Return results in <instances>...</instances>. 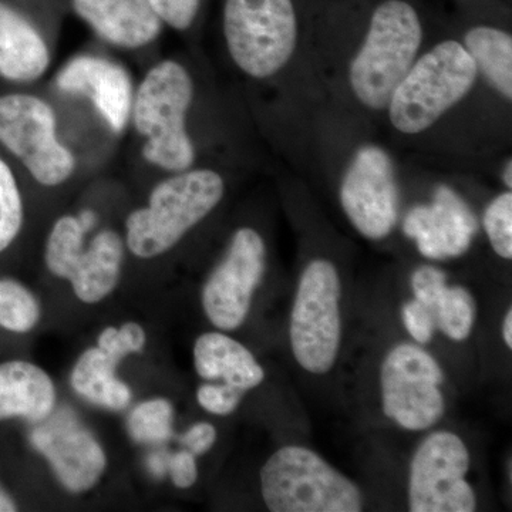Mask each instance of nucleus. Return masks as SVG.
Returning <instances> with one entry per match:
<instances>
[{
	"label": "nucleus",
	"mask_w": 512,
	"mask_h": 512,
	"mask_svg": "<svg viewBox=\"0 0 512 512\" xmlns=\"http://www.w3.org/2000/svg\"><path fill=\"white\" fill-rule=\"evenodd\" d=\"M192 100L194 82L177 60H161L143 77L134 92L130 121L144 140L141 154L148 164L168 173L194 165L195 147L187 127Z\"/></svg>",
	"instance_id": "nucleus-1"
},
{
	"label": "nucleus",
	"mask_w": 512,
	"mask_h": 512,
	"mask_svg": "<svg viewBox=\"0 0 512 512\" xmlns=\"http://www.w3.org/2000/svg\"><path fill=\"white\" fill-rule=\"evenodd\" d=\"M224 192V178L210 168L171 173L150 192L146 207L128 215L127 248L141 259L165 254L211 214Z\"/></svg>",
	"instance_id": "nucleus-2"
},
{
	"label": "nucleus",
	"mask_w": 512,
	"mask_h": 512,
	"mask_svg": "<svg viewBox=\"0 0 512 512\" xmlns=\"http://www.w3.org/2000/svg\"><path fill=\"white\" fill-rule=\"evenodd\" d=\"M423 40L419 15L404 0H386L370 20L365 42L350 66V86L357 99L382 110L410 67Z\"/></svg>",
	"instance_id": "nucleus-3"
},
{
	"label": "nucleus",
	"mask_w": 512,
	"mask_h": 512,
	"mask_svg": "<svg viewBox=\"0 0 512 512\" xmlns=\"http://www.w3.org/2000/svg\"><path fill=\"white\" fill-rule=\"evenodd\" d=\"M477 67L466 47L444 40L413 63L390 97L389 117L404 134L433 126L464 99L477 80Z\"/></svg>",
	"instance_id": "nucleus-4"
},
{
	"label": "nucleus",
	"mask_w": 512,
	"mask_h": 512,
	"mask_svg": "<svg viewBox=\"0 0 512 512\" xmlns=\"http://www.w3.org/2000/svg\"><path fill=\"white\" fill-rule=\"evenodd\" d=\"M261 490L272 512H359V487L312 450L286 446L261 470Z\"/></svg>",
	"instance_id": "nucleus-5"
},
{
	"label": "nucleus",
	"mask_w": 512,
	"mask_h": 512,
	"mask_svg": "<svg viewBox=\"0 0 512 512\" xmlns=\"http://www.w3.org/2000/svg\"><path fill=\"white\" fill-rule=\"evenodd\" d=\"M224 36L242 73L268 79L295 52L298 22L292 0H225Z\"/></svg>",
	"instance_id": "nucleus-6"
},
{
	"label": "nucleus",
	"mask_w": 512,
	"mask_h": 512,
	"mask_svg": "<svg viewBox=\"0 0 512 512\" xmlns=\"http://www.w3.org/2000/svg\"><path fill=\"white\" fill-rule=\"evenodd\" d=\"M0 144L43 187L62 185L76 171V156L60 140L52 104L35 94L0 96Z\"/></svg>",
	"instance_id": "nucleus-7"
},
{
	"label": "nucleus",
	"mask_w": 512,
	"mask_h": 512,
	"mask_svg": "<svg viewBox=\"0 0 512 512\" xmlns=\"http://www.w3.org/2000/svg\"><path fill=\"white\" fill-rule=\"evenodd\" d=\"M338 269L315 259L299 279L291 313V345L296 362L313 375H325L338 357L340 325Z\"/></svg>",
	"instance_id": "nucleus-8"
},
{
	"label": "nucleus",
	"mask_w": 512,
	"mask_h": 512,
	"mask_svg": "<svg viewBox=\"0 0 512 512\" xmlns=\"http://www.w3.org/2000/svg\"><path fill=\"white\" fill-rule=\"evenodd\" d=\"M443 370L430 353L410 343L387 353L380 369L383 412L410 431L427 430L443 417Z\"/></svg>",
	"instance_id": "nucleus-9"
},
{
	"label": "nucleus",
	"mask_w": 512,
	"mask_h": 512,
	"mask_svg": "<svg viewBox=\"0 0 512 512\" xmlns=\"http://www.w3.org/2000/svg\"><path fill=\"white\" fill-rule=\"evenodd\" d=\"M468 468L470 453L461 437L450 431L430 434L410 466V511H476V494L466 480Z\"/></svg>",
	"instance_id": "nucleus-10"
},
{
	"label": "nucleus",
	"mask_w": 512,
	"mask_h": 512,
	"mask_svg": "<svg viewBox=\"0 0 512 512\" xmlns=\"http://www.w3.org/2000/svg\"><path fill=\"white\" fill-rule=\"evenodd\" d=\"M123 258V239L111 229L99 232L89 247L76 225L57 229L46 242L47 269L57 278L67 279L84 303L103 301L116 289Z\"/></svg>",
	"instance_id": "nucleus-11"
},
{
	"label": "nucleus",
	"mask_w": 512,
	"mask_h": 512,
	"mask_svg": "<svg viewBox=\"0 0 512 512\" xmlns=\"http://www.w3.org/2000/svg\"><path fill=\"white\" fill-rule=\"evenodd\" d=\"M265 268L264 239L255 229H238L202 291V308L212 325L235 330L245 322Z\"/></svg>",
	"instance_id": "nucleus-12"
},
{
	"label": "nucleus",
	"mask_w": 512,
	"mask_h": 512,
	"mask_svg": "<svg viewBox=\"0 0 512 512\" xmlns=\"http://www.w3.org/2000/svg\"><path fill=\"white\" fill-rule=\"evenodd\" d=\"M340 202L353 227L369 239L386 238L399 218V188L389 154L366 146L357 151L340 187Z\"/></svg>",
	"instance_id": "nucleus-13"
},
{
	"label": "nucleus",
	"mask_w": 512,
	"mask_h": 512,
	"mask_svg": "<svg viewBox=\"0 0 512 512\" xmlns=\"http://www.w3.org/2000/svg\"><path fill=\"white\" fill-rule=\"evenodd\" d=\"M30 443L49 461L57 480L70 493L92 490L106 471L103 447L69 409L53 410L40 421L30 434Z\"/></svg>",
	"instance_id": "nucleus-14"
},
{
	"label": "nucleus",
	"mask_w": 512,
	"mask_h": 512,
	"mask_svg": "<svg viewBox=\"0 0 512 512\" xmlns=\"http://www.w3.org/2000/svg\"><path fill=\"white\" fill-rule=\"evenodd\" d=\"M60 92L87 97L114 134L130 123L134 87L130 73L120 63L97 55H79L56 74Z\"/></svg>",
	"instance_id": "nucleus-15"
},
{
	"label": "nucleus",
	"mask_w": 512,
	"mask_h": 512,
	"mask_svg": "<svg viewBox=\"0 0 512 512\" xmlns=\"http://www.w3.org/2000/svg\"><path fill=\"white\" fill-rule=\"evenodd\" d=\"M403 231L429 259L456 258L470 248L477 232L476 215L456 192L441 185L429 205L414 207Z\"/></svg>",
	"instance_id": "nucleus-16"
},
{
	"label": "nucleus",
	"mask_w": 512,
	"mask_h": 512,
	"mask_svg": "<svg viewBox=\"0 0 512 512\" xmlns=\"http://www.w3.org/2000/svg\"><path fill=\"white\" fill-rule=\"evenodd\" d=\"M72 6L100 39L121 49L151 45L163 30L148 0H72Z\"/></svg>",
	"instance_id": "nucleus-17"
},
{
	"label": "nucleus",
	"mask_w": 512,
	"mask_h": 512,
	"mask_svg": "<svg viewBox=\"0 0 512 512\" xmlns=\"http://www.w3.org/2000/svg\"><path fill=\"white\" fill-rule=\"evenodd\" d=\"M52 63L49 45L39 29L19 10L0 0V79L32 83Z\"/></svg>",
	"instance_id": "nucleus-18"
},
{
	"label": "nucleus",
	"mask_w": 512,
	"mask_h": 512,
	"mask_svg": "<svg viewBox=\"0 0 512 512\" xmlns=\"http://www.w3.org/2000/svg\"><path fill=\"white\" fill-rule=\"evenodd\" d=\"M414 298L433 315L436 328L447 338L461 342L476 322V301L467 289L447 286V276L436 266H420L412 275Z\"/></svg>",
	"instance_id": "nucleus-19"
},
{
	"label": "nucleus",
	"mask_w": 512,
	"mask_h": 512,
	"mask_svg": "<svg viewBox=\"0 0 512 512\" xmlns=\"http://www.w3.org/2000/svg\"><path fill=\"white\" fill-rule=\"evenodd\" d=\"M56 387L45 370L23 360L0 365V420L40 423L53 413Z\"/></svg>",
	"instance_id": "nucleus-20"
},
{
	"label": "nucleus",
	"mask_w": 512,
	"mask_h": 512,
	"mask_svg": "<svg viewBox=\"0 0 512 512\" xmlns=\"http://www.w3.org/2000/svg\"><path fill=\"white\" fill-rule=\"evenodd\" d=\"M194 366L202 379L222 380L242 392L255 389L265 379L264 369L255 356L237 340L220 332L204 333L197 339Z\"/></svg>",
	"instance_id": "nucleus-21"
},
{
	"label": "nucleus",
	"mask_w": 512,
	"mask_h": 512,
	"mask_svg": "<svg viewBox=\"0 0 512 512\" xmlns=\"http://www.w3.org/2000/svg\"><path fill=\"white\" fill-rule=\"evenodd\" d=\"M119 360L100 348L80 356L72 373V386L84 399L110 410H124L133 399L130 387L117 377Z\"/></svg>",
	"instance_id": "nucleus-22"
},
{
	"label": "nucleus",
	"mask_w": 512,
	"mask_h": 512,
	"mask_svg": "<svg viewBox=\"0 0 512 512\" xmlns=\"http://www.w3.org/2000/svg\"><path fill=\"white\" fill-rule=\"evenodd\" d=\"M467 52L477 72L487 77L505 99H512V37L504 30L477 26L466 35Z\"/></svg>",
	"instance_id": "nucleus-23"
},
{
	"label": "nucleus",
	"mask_w": 512,
	"mask_h": 512,
	"mask_svg": "<svg viewBox=\"0 0 512 512\" xmlns=\"http://www.w3.org/2000/svg\"><path fill=\"white\" fill-rule=\"evenodd\" d=\"M40 319V306L32 292L12 279H0V328L28 333Z\"/></svg>",
	"instance_id": "nucleus-24"
},
{
	"label": "nucleus",
	"mask_w": 512,
	"mask_h": 512,
	"mask_svg": "<svg viewBox=\"0 0 512 512\" xmlns=\"http://www.w3.org/2000/svg\"><path fill=\"white\" fill-rule=\"evenodd\" d=\"M174 410L164 399L147 400L138 404L128 417V431L138 443L156 444L173 434Z\"/></svg>",
	"instance_id": "nucleus-25"
},
{
	"label": "nucleus",
	"mask_w": 512,
	"mask_h": 512,
	"mask_svg": "<svg viewBox=\"0 0 512 512\" xmlns=\"http://www.w3.org/2000/svg\"><path fill=\"white\" fill-rule=\"evenodd\" d=\"M22 194L10 165L0 157V254L13 244L23 227Z\"/></svg>",
	"instance_id": "nucleus-26"
},
{
	"label": "nucleus",
	"mask_w": 512,
	"mask_h": 512,
	"mask_svg": "<svg viewBox=\"0 0 512 512\" xmlns=\"http://www.w3.org/2000/svg\"><path fill=\"white\" fill-rule=\"evenodd\" d=\"M484 228L495 254L504 259L512 258V194L498 195L491 201L484 214Z\"/></svg>",
	"instance_id": "nucleus-27"
},
{
	"label": "nucleus",
	"mask_w": 512,
	"mask_h": 512,
	"mask_svg": "<svg viewBox=\"0 0 512 512\" xmlns=\"http://www.w3.org/2000/svg\"><path fill=\"white\" fill-rule=\"evenodd\" d=\"M146 340L144 329L138 323L128 322L119 329L114 326L104 329L97 340V348L121 362L130 353L141 352Z\"/></svg>",
	"instance_id": "nucleus-28"
},
{
	"label": "nucleus",
	"mask_w": 512,
	"mask_h": 512,
	"mask_svg": "<svg viewBox=\"0 0 512 512\" xmlns=\"http://www.w3.org/2000/svg\"><path fill=\"white\" fill-rule=\"evenodd\" d=\"M245 392L225 383H205L197 390L202 409L215 416H228L238 409Z\"/></svg>",
	"instance_id": "nucleus-29"
},
{
	"label": "nucleus",
	"mask_w": 512,
	"mask_h": 512,
	"mask_svg": "<svg viewBox=\"0 0 512 512\" xmlns=\"http://www.w3.org/2000/svg\"><path fill=\"white\" fill-rule=\"evenodd\" d=\"M163 25L184 32L197 18L201 0H148Z\"/></svg>",
	"instance_id": "nucleus-30"
},
{
	"label": "nucleus",
	"mask_w": 512,
	"mask_h": 512,
	"mask_svg": "<svg viewBox=\"0 0 512 512\" xmlns=\"http://www.w3.org/2000/svg\"><path fill=\"white\" fill-rule=\"evenodd\" d=\"M402 318L404 326L410 336L420 345H427L431 342L436 330L433 315L423 303L414 299L403 306Z\"/></svg>",
	"instance_id": "nucleus-31"
},
{
	"label": "nucleus",
	"mask_w": 512,
	"mask_h": 512,
	"mask_svg": "<svg viewBox=\"0 0 512 512\" xmlns=\"http://www.w3.org/2000/svg\"><path fill=\"white\" fill-rule=\"evenodd\" d=\"M168 471L175 487L190 488L198 478L197 461L191 451H178L168 461Z\"/></svg>",
	"instance_id": "nucleus-32"
},
{
	"label": "nucleus",
	"mask_w": 512,
	"mask_h": 512,
	"mask_svg": "<svg viewBox=\"0 0 512 512\" xmlns=\"http://www.w3.org/2000/svg\"><path fill=\"white\" fill-rule=\"evenodd\" d=\"M181 441L194 456H201L214 446L217 441V430L210 423H197L184 434Z\"/></svg>",
	"instance_id": "nucleus-33"
},
{
	"label": "nucleus",
	"mask_w": 512,
	"mask_h": 512,
	"mask_svg": "<svg viewBox=\"0 0 512 512\" xmlns=\"http://www.w3.org/2000/svg\"><path fill=\"white\" fill-rule=\"evenodd\" d=\"M77 218H79L80 224H82V227L86 232L93 229L97 222L96 212H93L92 210H84L80 212V214L77 215Z\"/></svg>",
	"instance_id": "nucleus-34"
},
{
	"label": "nucleus",
	"mask_w": 512,
	"mask_h": 512,
	"mask_svg": "<svg viewBox=\"0 0 512 512\" xmlns=\"http://www.w3.org/2000/svg\"><path fill=\"white\" fill-rule=\"evenodd\" d=\"M13 511H18V505H16L13 498L10 497V495L3 490L2 485H0V512Z\"/></svg>",
	"instance_id": "nucleus-35"
},
{
	"label": "nucleus",
	"mask_w": 512,
	"mask_h": 512,
	"mask_svg": "<svg viewBox=\"0 0 512 512\" xmlns=\"http://www.w3.org/2000/svg\"><path fill=\"white\" fill-rule=\"evenodd\" d=\"M503 336H504L505 345H507L508 348L511 349L512 348V311H511V309H508L507 315H505V318H504Z\"/></svg>",
	"instance_id": "nucleus-36"
},
{
	"label": "nucleus",
	"mask_w": 512,
	"mask_h": 512,
	"mask_svg": "<svg viewBox=\"0 0 512 512\" xmlns=\"http://www.w3.org/2000/svg\"><path fill=\"white\" fill-rule=\"evenodd\" d=\"M512 163L508 161L507 167H505L504 171V183L508 188L512 187Z\"/></svg>",
	"instance_id": "nucleus-37"
},
{
	"label": "nucleus",
	"mask_w": 512,
	"mask_h": 512,
	"mask_svg": "<svg viewBox=\"0 0 512 512\" xmlns=\"http://www.w3.org/2000/svg\"><path fill=\"white\" fill-rule=\"evenodd\" d=\"M150 466L153 467V470L156 471V474H160L163 471V461L158 457H154L153 461H151Z\"/></svg>",
	"instance_id": "nucleus-38"
}]
</instances>
